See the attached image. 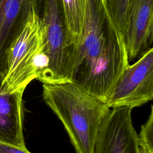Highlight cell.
Listing matches in <instances>:
<instances>
[{
  "label": "cell",
  "instance_id": "obj_12",
  "mask_svg": "<svg viewBox=\"0 0 153 153\" xmlns=\"http://www.w3.org/2000/svg\"><path fill=\"white\" fill-rule=\"evenodd\" d=\"M128 0H106L111 16L119 30L123 32Z\"/></svg>",
  "mask_w": 153,
  "mask_h": 153
},
{
  "label": "cell",
  "instance_id": "obj_10",
  "mask_svg": "<svg viewBox=\"0 0 153 153\" xmlns=\"http://www.w3.org/2000/svg\"><path fill=\"white\" fill-rule=\"evenodd\" d=\"M60 1L69 35L76 46L82 27L85 0Z\"/></svg>",
  "mask_w": 153,
  "mask_h": 153
},
{
  "label": "cell",
  "instance_id": "obj_2",
  "mask_svg": "<svg viewBox=\"0 0 153 153\" xmlns=\"http://www.w3.org/2000/svg\"><path fill=\"white\" fill-rule=\"evenodd\" d=\"M42 97L63 124L76 153H94L100 126L111 109L106 103L70 81L42 84Z\"/></svg>",
  "mask_w": 153,
  "mask_h": 153
},
{
  "label": "cell",
  "instance_id": "obj_4",
  "mask_svg": "<svg viewBox=\"0 0 153 153\" xmlns=\"http://www.w3.org/2000/svg\"><path fill=\"white\" fill-rule=\"evenodd\" d=\"M49 66L42 82L70 81L75 45L69 35L60 0H45L41 18Z\"/></svg>",
  "mask_w": 153,
  "mask_h": 153
},
{
  "label": "cell",
  "instance_id": "obj_9",
  "mask_svg": "<svg viewBox=\"0 0 153 153\" xmlns=\"http://www.w3.org/2000/svg\"><path fill=\"white\" fill-rule=\"evenodd\" d=\"M31 9L30 0H0V72L6 70V52L21 32Z\"/></svg>",
  "mask_w": 153,
  "mask_h": 153
},
{
  "label": "cell",
  "instance_id": "obj_1",
  "mask_svg": "<svg viewBox=\"0 0 153 153\" xmlns=\"http://www.w3.org/2000/svg\"><path fill=\"white\" fill-rule=\"evenodd\" d=\"M128 65L123 35L106 0H85L70 82L106 103Z\"/></svg>",
  "mask_w": 153,
  "mask_h": 153
},
{
  "label": "cell",
  "instance_id": "obj_3",
  "mask_svg": "<svg viewBox=\"0 0 153 153\" xmlns=\"http://www.w3.org/2000/svg\"><path fill=\"white\" fill-rule=\"evenodd\" d=\"M49 66L41 19L31 9L19 35L6 52L1 92H23L33 79L43 82Z\"/></svg>",
  "mask_w": 153,
  "mask_h": 153
},
{
  "label": "cell",
  "instance_id": "obj_6",
  "mask_svg": "<svg viewBox=\"0 0 153 153\" xmlns=\"http://www.w3.org/2000/svg\"><path fill=\"white\" fill-rule=\"evenodd\" d=\"M131 110L129 107L110 109L100 126L94 153H139Z\"/></svg>",
  "mask_w": 153,
  "mask_h": 153
},
{
  "label": "cell",
  "instance_id": "obj_8",
  "mask_svg": "<svg viewBox=\"0 0 153 153\" xmlns=\"http://www.w3.org/2000/svg\"><path fill=\"white\" fill-rule=\"evenodd\" d=\"M4 73L0 72V142L26 148L23 132V92H1Z\"/></svg>",
  "mask_w": 153,
  "mask_h": 153
},
{
  "label": "cell",
  "instance_id": "obj_13",
  "mask_svg": "<svg viewBox=\"0 0 153 153\" xmlns=\"http://www.w3.org/2000/svg\"><path fill=\"white\" fill-rule=\"evenodd\" d=\"M0 153H31L27 148H20L0 142Z\"/></svg>",
  "mask_w": 153,
  "mask_h": 153
},
{
  "label": "cell",
  "instance_id": "obj_14",
  "mask_svg": "<svg viewBox=\"0 0 153 153\" xmlns=\"http://www.w3.org/2000/svg\"><path fill=\"white\" fill-rule=\"evenodd\" d=\"M45 0H30L32 9L35 13L39 17L42 18L44 9Z\"/></svg>",
  "mask_w": 153,
  "mask_h": 153
},
{
  "label": "cell",
  "instance_id": "obj_7",
  "mask_svg": "<svg viewBox=\"0 0 153 153\" xmlns=\"http://www.w3.org/2000/svg\"><path fill=\"white\" fill-rule=\"evenodd\" d=\"M122 35L129 63L152 48L153 0H128Z\"/></svg>",
  "mask_w": 153,
  "mask_h": 153
},
{
  "label": "cell",
  "instance_id": "obj_5",
  "mask_svg": "<svg viewBox=\"0 0 153 153\" xmlns=\"http://www.w3.org/2000/svg\"><path fill=\"white\" fill-rule=\"evenodd\" d=\"M153 99V48L128 65L106 103L109 109L140 106Z\"/></svg>",
  "mask_w": 153,
  "mask_h": 153
},
{
  "label": "cell",
  "instance_id": "obj_11",
  "mask_svg": "<svg viewBox=\"0 0 153 153\" xmlns=\"http://www.w3.org/2000/svg\"><path fill=\"white\" fill-rule=\"evenodd\" d=\"M139 153H153V108L145 123L141 126L139 134H137Z\"/></svg>",
  "mask_w": 153,
  "mask_h": 153
}]
</instances>
